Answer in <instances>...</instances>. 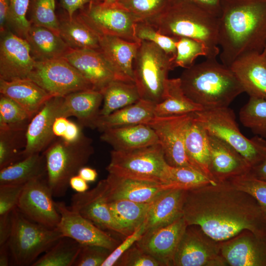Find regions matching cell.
<instances>
[{
	"label": "cell",
	"mask_w": 266,
	"mask_h": 266,
	"mask_svg": "<svg viewBox=\"0 0 266 266\" xmlns=\"http://www.w3.org/2000/svg\"><path fill=\"white\" fill-rule=\"evenodd\" d=\"M183 217L218 241L247 230L266 238V212L249 194L229 181L186 191Z\"/></svg>",
	"instance_id": "cell-1"
},
{
	"label": "cell",
	"mask_w": 266,
	"mask_h": 266,
	"mask_svg": "<svg viewBox=\"0 0 266 266\" xmlns=\"http://www.w3.org/2000/svg\"><path fill=\"white\" fill-rule=\"evenodd\" d=\"M218 44L222 64L262 52L266 44V0H222L218 17Z\"/></svg>",
	"instance_id": "cell-2"
},
{
	"label": "cell",
	"mask_w": 266,
	"mask_h": 266,
	"mask_svg": "<svg viewBox=\"0 0 266 266\" xmlns=\"http://www.w3.org/2000/svg\"><path fill=\"white\" fill-rule=\"evenodd\" d=\"M179 78L184 94L203 109L229 107L244 92L231 68L216 59L185 68Z\"/></svg>",
	"instance_id": "cell-3"
},
{
	"label": "cell",
	"mask_w": 266,
	"mask_h": 266,
	"mask_svg": "<svg viewBox=\"0 0 266 266\" xmlns=\"http://www.w3.org/2000/svg\"><path fill=\"white\" fill-rule=\"evenodd\" d=\"M146 22L164 35L202 42L207 50L206 59H216L220 54L218 18L192 3L173 0L164 11Z\"/></svg>",
	"instance_id": "cell-4"
},
{
	"label": "cell",
	"mask_w": 266,
	"mask_h": 266,
	"mask_svg": "<svg viewBox=\"0 0 266 266\" xmlns=\"http://www.w3.org/2000/svg\"><path fill=\"white\" fill-rule=\"evenodd\" d=\"M92 143L84 134L73 142L59 137L42 152L46 163L47 182L54 197L66 195L70 178L78 174L93 154Z\"/></svg>",
	"instance_id": "cell-5"
},
{
	"label": "cell",
	"mask_w": 266,
	"mask_h": 266,
	"mask_svg": "<svg viewBox=\"0 0 266 266\" xmlns=\"http://www.w3.org/2000/svg\"><path fill=\"white\" fill-rule=\"evenodd\" d=\"M208 134L227 142L246 160L251 167L259 164L266 150L265 139L248 138L240 132L233 111L229 107L203 109L194 113Z\"/></svg>",
	"instance_id": "cell-6"
},
{
	"label": "cell",
	"mask_w": 266,
	"mask_h": 266,
	"mask_svg": "<svg viewBox=\"0 0 266 266\" xmlns=\"http://www.w3.org/2000/svg\"><path fill=\"white\" fill-rule=\"evenodd\" d=\"M12 230L7 244L12 261L17 266H32L64 236L56 228L31 221L16 207L11 212Z\"/></svg>",
	"instance_id": "cell-7"
},
{
	"label": "cell",
	"mask_w": 266,
	"mask_h": 266,
	"mask_svg": "<svg viewBox=\"0 0 266 266\" xmlns=\"http://www.w3.org/2000/svg\"><path fill=\"white\" fill-rule=\"evenodd\" d=\"M110 157L106 168L109 173L169 185L170 166L159 143L128 151L113 150Z\"/></svg>",
	"instance_id": "cell-8"
},
{
	"label": "cell",
	"mask_w": 266,
	"mask_h": 266,
	"mask_svg": "<svg viewBox=\"0 0 266 266\" xmlns=\"http://www.w3.org/2000/svg\"><path fill=\"white\" fill-rule=\"evenodd\" d=\"M174 68L173 60L161 48L141 41L133 64L134 81L140 99L155 103L161 101L168 73Z\"/></svg>",
	"instance_id": "cell-9"
},
{
	"label": "cell",
	"mask_w": 266,
	"mask_h": 266,
	"mask_svg": "<svg viewBox=\"0 0 266 266\" xmlns=\"http://www.w3.org/2000/svg\"><path fill=\"white\" fill-rule=\"evenodd\" d=\"M30 79L52 97L93 89L80 73L64 58L35 61Z\"/></svg>",
	"instance_id": "cell-10"
},
{
	"label": "cell",
	"mask_w": 266,
	"mask_h": 266,
	"mask_svg": "<svg viewBox=\"0 0 266 266\" xmlns=\"http://www.w3.org/2000/svg\"><path fill=\"white\" fill-rule=\"evenodd\" d=\"M221 243L207 235L199 226L188 225L176 250L172 266H228L221 254Z\"/></svg>",
	"instance_id": "cell-11"
},
{
	"label": "cell",
	"mask_w": 266,
	"mask_h": 266,
	"mask_svg": "<svg viewBox=\"0 0 266 266\" xmlns=\"http://www.w3.org/2000/svg\"><path fill=\"white\" fill-rule=\"evenodd\" d=\"M85 21L100 35L116 36L132 42H140L134 33L136 18L118 3L101 1L90 3L78 11Z\"/></svg>",
	"instance_id": "cell-12"
},
{
	"label": "cell",
	"mask_w": 266,
	"mask_h": 266,
	"mask_svg": "<svg viewBox=\"0 0 266 266\" xmlns=\"http://www.w3.org/2000/svg\"><path fill=\"white\" fill-rule=\"evenodd\" d=\"M193 113L166 117L155 116L147 124L155 132L165 159L170 166L195 168L187 156L185 147V132Z\"/></svg>",
	"instance_id": "cell-13"
},
{
	"label": "cell",
	"mask_w": 266,
	"mask_h": 266,
	"mask_svg": "<svg viewBox=\"0 0 266 266\" xmlns=\"http://www.w3.org/2000/svg\"><path fill=\"white\" fill-rule=\"evenodd\" d=\"M53 197L47 177L34 179L25 185L17 208L31 221L54 229L61 215Z\"/></svg>",
	"instance_id": "cell-14"
},
{
	"label": "cell",
	"mask_w": 266,
	"mask_h": 266,
	"mask_svg": "<svg viewBox=\"0 0 266 266\" xmlns=\"http://www.w3.org/2000/svg\"><path fill=\"white\" fill-rule=\"evenodd\" d=\"M61 219L55 228L64 236L71 238L81 244L97 245L112 251L119 242L64 202L55 201Z\"/></svg>",
	"instance_id": "cell-15"
},
{
	"label": "cell",
	"mask_w": 266,
	"mask_h": 266,
	"mask_svg": "<svg viewBox=\"0 0 266 266\" xmlns=\"http://www.w3.org/2000/svg\"><path fill=\"white\" fill-rule=\"evenodd\" d=\"M35 63L25 38L9 29L0 33V79L11 81L27 78Z\"/></svg>",
	"instance_id": "cell-16"
},
{
	"label": "cell",
	"mask_w": 266,
	"mask_h": 266,
	"mask_svg": "<svg viewBox=\"0 0 266 266\" xmlns=\"http://www.w3.org/2000/svg\"><path fill=\"white\" fill-rule=\"evenodd\" d=\"M229 266H266V238L244 230L221 243Z\"/></svg>",
	"instance_id": "cell-17"
},
{
	"label": "cell",
	"mask_w": 266,
	"mask_h": 266,
	"mask_svg": "<svg viewBox=\"0 0 266 266\" xmlns=\"http://www.w3.org/2000/svg\"><path fill=\"white\" fill-rule=\"evenodd\" d=\"M187 226L182 217L168 225L145 232L135 244L162 266H172L176 250Z\"/></svg>",
	"instance_id": "cell-18"
},
{
	"label": "cell",
	"mask_w": 266,
	"mask_h": 266,
	"mask_svg": "<svg viewBox=\"0 0 266 266\" xmlns=\"http://www.w3.org/2000/svg\"><path fill=\"white\" fill-rule=\"evenodd\" d=\"M70 207L99 228L121 234L120 229L110 209L105 192L104 179L93 189L77 193L71 198Z\"/></svg>",
	"instance_id": "cell-19"
},
{
	"label": "cell",
	"mask_w": 266,
	"mask_h": 266,
	"mask_svg": "<svg viewBox=\"0 0 266 266\" xmlns=\"http://www.w3.org/2000/svg\"><path fill=\"white\" fill-rule=\"evenodd\" d=\"M63 97H52L32 118L26 130L24 158L41 153L55 140L53 125L58 117V109Z\"/></svg>",
	"instance_id": "cell-20"
},
{
	"label": "cell",
	"mask_w": 266,
	"mask_h": 266,
	"mask_svg": "<svg viewBox=\"0 0 266 266\" xmlns=\"http://www.w3.org/2000/svg\"><path fill=\"white\" fill-rule=\"evenodd\" d=\"M108 202L126 200L138 202H151L170 185L136 179L109 173L104 179Z\"/></svg>",
	"instance_id": "cell-21"
},
{
	"label": "cell",
	"mask_w": 266,
	"mask_h": 266,
	"mask_svg": "<svg viewBox=\"0 0 266 266\" xmlns=\"http://www.w3.org/2000/svg\"><path fill=\"white\" fill-rule=\"evenodd\" d=\"M209 170L216 183L227 181L248 173L251 167L244 157L231 145L209 134Z\"/></svg>",
	"instance_id": "cell-22"
},
{
	"label": "cell",
	"mask_w": 266,
	"mask_h": 266,
	"mask_svg": "<svg viewBox=\"0 0 266 266\" xmlns=\"http://www.w3.org/2000/svg\"><path fill=\"white\" fill-rule=\"evenodd\" d=\"M91 84L93 89L101 91L115 75L100 50H70L64 57Z\"/></svg>",
	"instance_id": "cell-23"
},
{
	"label": "cell",
	"mask_w": 266,
	"mask_h": 266,
	"mask_svg": "<svg viewBox=\"0 0 266 266\" xmlns=\"http://www.w3.org/2000/svg\"><path fill=\"white\" fill-rule=\"evenodd\" d=\"M140 42L129 41L116 36L100 35V50L116 79L134 83L133 64Z\"/></svg>",
	"instance_id": "cell-24"
},
{
	"label": "cell",
	"mask_w": 266,
	"mask_h": 266,
	"mask_svg": "<svg viewBox=\"0 0 266 266\" xmlns=\"http://www.w3.org/2000/svg\"><path fill=\"white\" fill-rule=\"evenodd\" d=\"M244 92L266 100V59L262 53L251 52L237 58L230 66Z\"/></svg>",
	"instance_id": "cell-25"
},
{
	"label": "cell",
	"mask_w": 266,
	"mask_h": 266,
	"mask_svg": "<svg viewBox=\"0 0 266 266\" xmlns=\"http://www.w3.org/2000/svg\"><path fill=\"white\" fill-rule=\"evenodd\" d=\"M102 101V93L94 89L70 93L63 97L58 109V117L74 116L83 127L94 129Z\"/></svg>",
	"instance_id": "cell-26"
},
{
	"label": "cell",
	"mask_w": 266,
	"mask_h": 266,
	"mask_svg": "<svg viewBox=\"0 0 266 266\" xmlns=\"http://www.w3.org/2000/svg\"><path fill=\"white\" fill-rule=\"evenodd\" d=\"M186 191L168 189L153 200L144 221L145 232L168 225L183 217Z\"/></svg>",
	"instance_id": "cell-27"
},
{
	"label": "cell",
	"mask_w": 266,
	"mask_h": 266,
	"mask_svg": "<svg viewBox=\"0 0 266 266\" xmlns=\"http://www.w3.org/2000/svg\"><path fill=\"white\" fill-rule=\"evenodd\" d=\"M100 139L116 151L131 150L159 143L153 129L143 124L107 129L102 132Z\"/></svg>",
	"instance_id": "cell-28"
},
{
	"label": "cell",
	"mask_w": 266,
	"mask_h": 266,
	"mask_svg": "<svg viewBox=\"0 0 266 266\" xmlns=\"http://www.w3.org/2000/svg\"><path fill=\"white\" fill-rule=\"evenodd\" d=\"M0 93L18 104L32 117L52 96L29 78L0 79Z\"/></svg>",
	"instance_id": "cell-29"
},
{
	"label": "cell",
	"mask_w": 266,
	"mask_h": 266,
	"mask_svg": "<svg viewBox=\"0 0 266 266\" xmlns=\"http://www.w3.org/2000/svg\"><path fill=\"white\" fill-rule=\"evenodd\" d=\"M58 18L59 34L71 50H100V34L78 11L72 17L65 11Z\"/></svg>",
	"instance_id": "cell-30"
},
{
	"label": "cell",
	"mask_w": 266,
	"mask_h": 266,
	"mask_svg": "<svg viewBox=\"0 0 266 266\" xmlns=\"http://www.w3.org/2000/svg\"><path fill=\"white\" fill-rule=\"evenodd\" d=\"M25 39L35 61L64 58L71 50L59 33L42 26L31 25Z\"/></svg>",
	"instance_id": "cell-31"
},
{
	"label": "cell",
	"mask_w": 266,
	"mask_h": 266,
	"mask_svg": "<svg viewBox=\"0 0 266 266\" xmlns=\"http://www.w3.org/2000/svg\"><path fill=\"white\" fill-rule=\"evenodd\" d=\"M185 147L187 156L194 167L213 180L209 170V134L195 118L194 113L186 130Z\"/></svg>",
	"instance_id": "cell-32"
},
{
	"label": "cell",
	"mask_w": 266,
	"mask_h": 266,
	"mask_svg": "<svg viewBox=\"0 0 266 266\" xmlns=\"http://www.w3.org/2000/svg\"><path fill=\"white\" fill-rule=\"evenodd\" d=\"M156 103L140 99L137 102L118 109L106 115H100L95 129L100 132L114 127L148 124L155 117Z\"/></svg>",
	"instance_id": "cell-33"
},
{
	"label": "cell",
	"mask_w": 266,
	"mask_h": 266,
	"mask_svg": "<svg viewBox=\"0 0 266 266\" xmlns=\"http://www.w3.org/2000/svg\"><path fill=\"white\" fill-rule=\"evenodd\" d=\"M203 108L184 93L179 78H168L161 101L156 103V117H166L193 113Z\"/></svg>",
	"instance_id": "cell-34"
},
{
	"label": "cell",
	"mask_w": 266,
	"mask_h": 266,
	"mask_svg": "<svg viewBox=\"0 0 266 266\" xmlns=\"http://www.w3.org/2000/svg\"><path fill=\"white\" fill-rule=\"evenodd\" d=\"M47 177L43 153H36L0 169V185L25 184L34 179Z\"/></svg>",
	"instance_id": "cell-35"
},
{
	"label": "cell",
	"mask_w": 266,
	"mask_h": 266,
	"mask_svg": "<svg viewBox=\"0 0 266 266\" xmlns=\"http://www.w3.org/2000/svg\"><path fill=\"white\" fill-rule=\"evenodd\" d=\"M152 202H138L126 200L108 202L122 235L126 237L144 223Z\"/></svg>",
	"instance_id": "cell-36"
},
{
	"label": "cell",
	"mask_w": 266,
	"mask_h": 266,
	"mask_svg": "<svg viewBox=\"0 0 266 266\" xmlns=\"http://www.w3.org/2000/svg\"><path fill=\"white\" fill-rule=\"evenodd\" d=\"M101 92L103 95V105L100 115H108L140 99L134 83L118 79L110 82Z\"/></svg>",
	"instance_id": "cell-37"
},
{
	"label": "cell",
	"mask_w": 266,
	"mask_h": 266,
	"mask_svg": "<svg viewBox=\"0 0 266 266\" xmlns=\"http://www.w3.org/2000/svg\"><path fill=\"white\" fill-rule=\"evenodd\" d=\"M82 246L75 240L63 236L31 266H73Z\"/></svg>",
	"instance_id": "cell-38"
},
{
	"label": "cell",
	"mask_w": 266,
	"mask_h": 266,
	"mask_svg": "<svg viewBox=\"0 0 266 266\" xmlns=\"http://www.w3.org/2000/svg\"><path fill=\"white\" fill-rule=\"evenodd\" d=\"M26 130H0V169L24 158Z\"/></svg>",
	"instance_id": "cell-39"
},
{
	"label": "cell",
	"mask_w": 266,
	"mask_h": 266,
	"mask_svg": "<svg viewBox=\"0 0 266 266\" xmlns=\"http://www.w3.org/2000/svg\"><path fill=\"white\" fill-rule=\"evenodd\" d=\"M239 119L256 135L266 139V100L250 97L240 109Z\"/></svg>",
	"instance_id": "cell-40"
},
{
	"label": "cell",
	"mask_w": 266,
	"mask_h": 266,
	"mask_svg": "<svg viewBox=\"0 0 266 266\" xmlns=\"http://www.w3.org/2000/svg\"><path fill=\"white\" fill-rule=\"evenodd\" d=\"M32 117L11 99L0 95V130H26Z\"/></svg>",
	"instance_id": "cell-41"
},
{
	"label": "cell",
	"mask_w": 266,
	"mask_h": 266,
	"mask_svg": "<svg viewBox=\"0 0 266 266\" xmlns=\"http://www.w3.org/2000/svg\"><path fill=\"white\" fill-rule=\"evenodd\" d=\"M55 0H30L28 14L32 25L46 27L59 33V20Z\"/></svg>",
	"instance_id": "cell-42"
},
{
	"label": "cell",
	"mask_w": 266,
	"mask_h": 266,
	"mask_svg": "<svg viewBox=\"0 0 266 266\" xmlns=\"http://www.w3.org/2000/svg\"><path fill=\"white\" fill-rule=\"evenodd\" d=\"M134 33L139 41L151 42L161 48L174 61L176 56L177 37L164 35L146 21H140L135 24Z\"/></svg>",
	"instance_id": "cell-43"
},
{
	"label": "cell",
	"mask_w": 266,
	"mask_h": 266,
	"mask_svg": "<svg viewBox=\"0 0 266 266\" xmlns=\"http://www.w3.org/2000/svg\"><path fill=\"white\" fill-rule=\"evenodd\" d=\"M216 183H217L194 168L170 166L169 185L174 188L187 190Z\"/></svg>",
	"instance_id": "cell-44"
},
{
	"label": "cell",
	"mask_w": 266,
	"mask_h": 266,
	"mask_svg": "<svg viewBox=\"0 0 266 266\" xmlns=\"http://www.w3.org/2000/svg\"><path fill=\"white\" fill-rule=\"evenodd\" d=\"M173 0H122L118 4L133 14L138 21H147L160 14Z\"/></svg>",
	"instance_id": "cell-45"
},
{
	"label": "cell",
	"mask_w": 266,
	"mask_h": 266,
	"mask_svg": "<svg viewBox=\"0 0 266 266\" xmlns=\"http://www.w3.org/2000/svg\"><path fill=\"white\" fill-rule=\"evenodd\" d=\"M176 54L173 61L174 67L187 68L193 65L199 56H207L204 44L198 40L186 37H177L176 42Z\"/></svg>",
	"instance_id": "cell-46"
},
{
	"label": "cell",
	"mask_w": 266,
	"mask_h": 266,
	"mask_svg": "<svg viewBox=\"0 0 266 266\" xmlns=\"http://www.w3.org/2000/svg\"><path fill=\"white\" fill-rule=\"evenodd\" d=\"M9 29L25 38L31 23L28 19L30 0H9Z\"/></svg>",
	"instance_id": "cell-47"
},
{
	"label": "cell",
	"mask_w": 266,
	"mask_h": 266,
	"mask_svg": "<svg viewBox=\"0 0 266 266\" xmlns=\"http://www.w3.org/2000/svg\"><path fill=\"white\" fill-rule=\"evenodd\" d=\"M233 186L252 196L266 212V181L248 173L228 180Z\"/></svg>",
	"instance_id": "cell-48"
},
{
	"label": "cell",
	"mask_w": 266,
	"mask_h": 266,
	"mask_svg": "<svg viewBox=\"0 0 266 266\" xmlns=\"http://www.w3.org/2000/svg\"><path fill=\"white\" fill-rule=\"evenodd\" d=\"M111 252L102 246L82 245L73 266H101Z\"/></svg>",
	"instance_id": "cell-49"
},
{
	"label": "cell",
	"mask_w": 266,
	"mask_h": 266,
	"mask_svg": "<svg viewBox=\"0 0 266 266\" xmlns=\"http://www.w3.org/2000/svg\"><path fill=\"white\" fill-rule=\"evenodd\" d=\"M115 266H162V265L135 244L118 259Z\"/></svg>",
	"instance_id": "cell-50"
},
{
	"label": "cell",
	"mask_w": 266,
	"mask_h": 266,
	"mask_svg": "<svg viewBox=\"0 0 266 266\" xmlns=\"http://www.w3.org/2000/svg\"><path fill=\"white\" fill-rule=\"evenodd\" d=\"M25 184L0 185V216L9 214L17 207Z\"/></svg>",
	"instance_id": "cell-51"
},
{
	"label": "cell",
	"mask_w": 266,
	"mask_h": 266,
	"mask_svg": "<svg viewBox=\"0 0 266 266\" xmlns=\"http://www.w3.org/2000/svg\"><path fill=\"white\" fill-rule=\"evenodd\" d=\"M145 232L144 222L135 231L125 237V240L110 253L101 266H114L120 257L140 238Z\"/></svg>",
	"instance_id": "cell-52"
},
{
	"label": "cell",
	"mask_w": 266,
	"mask_h": 266,
	"mask_svg": "<svg viewBox=\"0 0 266 266\" xmlns=\"http://www.w3.org/2000/svg\"><path fill=\"white\" fill-rule=\"evenodd\" d=\"M102 0H59L61 7L69 17H72L77 11L87 5L99 2Z\"/></svg>",
	"instance_id": "cell-53"
},
{
	"label": "cell",
	"mask_w": 266,
	"mask_h": 266,
	"mask_svg": "<svg viewBox=\"0 0 266 266\" xmlns=\"http://www.w3.org/2000/svg\"><path fill=\"white\" fill-rule=\"evenodd\" d=\"M192 3L210 14L219 17L222 0H185Z\"/></svg>",
	"instance_id": "cell-54"
},
{
	"label": "cell",
	"mask_w": 266,
	"mask_h": 266,
	"mask_svg": "<svg viewBox=\"0 0 266 266\" xmlns=\"http://www.w3.org/2000/svg\"><path fill=\"white\" fill-rule=\"evenodd\" d=\"M11 212L0 216V245L7 242L11 233Z\"/></svg>",
	"instance_id": "cell-55"
},
{
	"label": "cell",
	"mask_w": 266,
	"mask_h": 266,
	"mask_svg": "<svg viewBox=\"0 0 266 266\" xmlns=\"http://www.w3.org/2000/svg\"><path fill=\"white\" fill-rule=\"evenodd\" d=\"M82 128L78 123L77 124L69 120L65 133L61 138L67 142H75L80 139L84 134Z\"/></svg>",
	"instance_id": "cell-56"
},
{
	"label": "cell",
	"mask_w": 266,
	"mask_h": 266,
	"mask_svg": "<svg viewBox=\"0 0 266 266\" xmlns=\"http://www.w3.org/2000/svg\"><path fill=\"white\" fill-rule=\"evenodd\" d=\"M10 11L9 0H0V32L2 33L9 29Z\"/></svg>",
	"instance_id": "cell-57"
},
{
	"label": "cell",
	"mask_w": 266,
	"mask_h": 266,
	"mask_svg": "<svg viewBox=\"0 0 266 266\" xmlns=\"http://www.w3.org/2000/svg\"><path fill=\"white\" fill-rule=\"evenodd\" d=\"M248 173L257 179L266 181V150L261 162L251 167Z\"/></svg>",
	"instance_id": "cell-58"
},
{
	"label": "cell",
	"mask_w": 266,
	"mask_h": 266,
	"mask_svg": "<svg viewBox=\"0 0 266 266\" xmlns=\"http://www.w3.org/2000/svg\"><path fill=\"white\" fill-rule=\"evenodd\" d=\"M69 120L64 117H57L53 123V132L56 137H62L65 133Z\"/></svg>",
	"instance_id": "cell-59"
},
{
	"label": "cell",
	"mask_w": 266,
	"mask_h": 266,
	"mask_svg": "<svg viewBox=\"0 0 266 266\" xmlns=\"http://www.w3.org/2000/svg\"><path fill=\"white\" fill-rule=\"evenodd\" d=\"M69 187L77 193H84L88 190L87 182L78 174L72 176L69 180Z\"/></svg>",
	"instance_id": "cell-60"
},
{
	"label": "cell",
	"mask_w": 266,
	"mask_h": 266,
	"mask_svg": "<svg viewBox=\"0 0 266 266\" xmlns=\"http://www.w3.org/2000/svg\"><path fill=\"white\" fill-rule=\"evenodd\" d=\"M77 174L87 182H94L98 177V172L95 169L85 166L79 169Z\"/></svg>",
	"instance_id": "cell-61"
},
{
	"label": "cell",
	"mask_w": 266,
	"mask_h": 266,
	"mask_svg": "<svg viewBox=\"0 0 266 266\" xmlns=\"http://www.w3.org/2000/svg\"><path fill=\"white\" fill-rule=\"evenodd\" d=\"M10 251L7 242L0 245V266H7L9 264Z\"/></svg>",
	"instance_id": "cell-62"
},
{
	"label": "cell",
	"mask_w": 266,
	"mask_h": 266,
	"mask_svg": "<svg viewBox=\"0 0 266 266\" xmlns=\"http://www.w3.org/2000/svg\"><path fill=\"white\" fill-rule=\"evenodd\" d=\"M122 0H102L101 2L105 4H112L118 3Z\"/></svg>",
	"instance_id": "cell-63"
},
{
	"label": "cell",
	"mask_w": 266,
	"mask_h": 266,
	"mask_svg": "<svg viewBox=\"0 0 266 266\" xmlns=\"http://www.w3.org/2000/svg\"><path fill=\"white\" fill-rule=\"evenodd\" d=\"M262 54H263L264 56L265 57V58L266 59V44L262 51Z\"/></svg>",
	"instance_id": "cell-64"
}]
</instances>
